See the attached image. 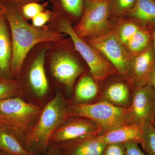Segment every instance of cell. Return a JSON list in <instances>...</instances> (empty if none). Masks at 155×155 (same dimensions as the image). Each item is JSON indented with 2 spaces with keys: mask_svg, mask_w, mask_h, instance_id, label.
<instances>
[{
  "mask_svg": "<svg viewBox=\"0 0 155 155\" xmlns=\"http://www.w3.org/2000/svg\"><path fill=\"white\" fill-rule=\"evenodd\" d=\"M152 45L155 54V30H153L152 31Z\"/></svg>",
  "mask_w": 155,
  "mask_h": 155,
  "instance_id": "33",
  "label": "cell"
},
{
  "mask_svg": "<svg viewBox=\"0 0 155 155\" xmlns=\"http://www.w3.org/2000/svg\"><path fill=\"white\" fill-rule=\"evenodd\" d=\"M155 117L154 89L148 83L134 89L131 104L126 109L127 124L142 125L147 121L154 123Z\"/></svg>",
  "mask_w": 155,
  "mask_h": 155,
  "instance_id": "10",
  "label": "cell"
},
{
  "mask_svg": "<svg viewBox=\"0 0 155 155\" xmlns=\"http://www.w3.org/2000/svg\"><path fill=\"white\" fill-rule=\"evenodd\" d=\"M69 101L60 90L42 108L35 126L31 134L27 150L35 155L43 154L49 146L53 133L68 117Z\"/></svg>",
  "mask_w": 155,
  "mask_h": 155,
  "instance_id": "5",
  "label": "cell"
},
{
  "mask_svg": "<svg viewBox=\"0 0 155 155\" xmlns=\"http://www.w3.org/2000/svg\"><path fill=\"white\" fill-rule=\"evenodd\" d=\"M1 2L11 32L13 48L11 77L17 78L25 57L32 48L42 43L56 42L66 35L57 31L50 24L35 27L23 17L20 6Z\"/></svg>",
  "mask_w": 155,
  "mask_h": 155,
  "instance_id": "1",
  "label": "cell"
},
{
  "mask_svg": "<svg viewBox=\"0 0 155 155\" xmlns=\"http://www.w3.org/2000/svg\"><path fill=\"white\" fill-rule=\"evenodd\" d=\"M42 110L38 105L27 102L21 97L1 100L0 127L15 136L27 150L28 138Z\"/></svg>",
  "mask_w": 155,
  "mask_h": 155,
  "instance_id": "3",
  "label": "cell"
},
{
  "mask_svg": "<svg viewBox=\"0 0 155 155\" xmlns=\"http://www.w3.org/2000/svg\"><path fill=\"white\" fill-rule=\"evenodd\" d=\"M84 0H54L53 8L58 9L72 19L80 20L82 14Z\"/></svg>",
  "mask_w": 155,
  "mask_h": 155,
  "instance_id": "21",
  "label": "cell"
},
{
  "mask_svg": "<svg viewBox=\"0 0 155 155\" xmlns=\"http://www.w3.org/2000/svg\"><path fill=\"white\" fill-rule=\"evenodd\" d=\"M136 1V0H110V15L118 17L127 16L134 7Z\"/></svg>",
  "mask_w": 155,
  "mask_h": 155,
  "instance_id": "25",
  "label": "cell"
},
{
  "mask_svg": "<svg viewBox=\"0 0 155 155\" xmlns=\"http://www.w3.org/2000/svg\"><path fill=\"white\" fill-rule=\"evenodd\" d=\"M45 1V0H0L2 2L5 3H10V4H15L18 5L20 7L28 4V3L32 2L39 3L41 1ZM49 1L52 4L54 0H47Z\"/></svg>",
  "mask_w": 155,
  "mask_h": 155,
  "instance_id": "30",
  "label": "cell"
},
{
  "mask_svg": "<svg viewBox=\"0 0 155 155\" xmlns=\"http://www.w3.org/2000/svg\"><path fill=\"white\" fill-rule=\"evenodd\" d=\"M50 25L57 31L69 36L74 48L88 66L95 79L101 83L108 78L119 75L114 66L97 50L75 33L72 22L62 11L53 8Z\"/></svg>",
  "mask_w": 155,
  "mask_h": 155,
  "instance_id": "4",
  "label": "cell"
},
{
  "mask_svg": "<svg viewBox=\"0 0 155 155\" xmlns=\"http://www.w3.org/2000/svg\"><path fill=\"white\" fill-rule=\"evenodd\" d=\"M152 31L140 28L125 47L130 55L144 51L152 45Z\"/></svg>",
  "mask_w": 155,
  "mask_h": 155,
  "instance_id": "20",
  "label": "cell"
},
{
  "mask_svg": "<svg viewBox=\"0 0 155 155\" xmlns=\"http://www.w3.org/2000/svg\"><path fill=\"white\" fill-rule=\"evenodd\" d=\"M101 155H126L125 144L122 143L107 144Z\"/></svg>",
  "mask_w": 155,
  "mask_h": 155,
  "instance_id": "28",
  "label": "cell"
},
{
  "mask_svg": "<svg viewBox=\"0 0 155 155\" xmlns=\"http://www.w3.org/2000/svg\"><path fill=\"white\" fill-rule=\"evenodd\" d=\"M12 54L10 28L2 10L0 13V78H12L11 68Z\"/></svg>",
  "mask_w": 155,
  "mask_h": 155,
  "instance_id": "16",
  "label": "cell"
},
{
  "mask_svg": "<svg viewBox=\"0 0 155 155\" xmlns=\"http://www.w3.org/2000/svg\"><path fill=\"white\" fill-rule=\"evenodd\" d=\"M102 133L101 128L91 119L82 116H69L53 133L50 144Z\"/></svg>",
  "mask_w": 155,
  "mask_h": 155,
  "instance_id": "11",
  "label": "cell"
},
{
  "mask_svg": "<svg viewBox=\"0 0 155 155\" xmlns=\"http://www.w3.org/2000/svg\"><path fill=\"white\" fill-rule=\"evenodd\" d=\"M127 16L142 28L155 30V0H136Z\"/></svg>",
  "mask_w": 155,
  "mask_h": 155,
  "instance_id": "18",
  "label": "cell"
},
{
  "mask_svg": "<svg viewBox=\"0 0 155 155\" xmlns=\"http://www.w3.org/2000/svg\"><path fill=\"white\" fill-rule=\"evenodd\" d=\"M84 39L101 53L116 68L119 75L126 80L130 55L114 30L101 36Z\"/></svg>",
  "mask_w": 155,
  "mask_h": 155,
  "instance_id": "9",
  "label": "cell"
},
{
  "mask_svg": "<svg viewBox=\"0 0 155 155\" xmlns=\"http://www.w3.org/2000/svg\"><path fill=\"white\" fill-rule=\"evenodd\" d=\"M98 135L85 136L56 144L62 155H101L107 144Z\"/></svg>",
  "mask_w": 155,
  "mask_h": 155,
  "instance_id": "13",
  "label": "cell"
},
{
  "mask_svg": "<svg viewBox=\"0 0 155 155\" xmlns=\"http://www.w3.org/2000/svg\"><path fill=\"white\" fill-rule=\"evenodd\" d=\"M47 6V3L43 4L37 2L28 3L21 7V12L24 18L28 21L30 19L31 20L39 13L45 11Z\"/></svg>",
  "mask_w": 155,
  "mask_h": 155,
  "instance_id": "26",
  "label": "cell"
},
{
  "mask_svg": "<svg viewBox=\"0 0 155 155\" xmlns=\"http://www.w3.org/2000/svg\"><path fill=\"white\" fill-rule=\"evenodd\" d=\"M154 124L155 125V120H154Z\"/></svg>",
  "mask_w": 155,
  "mask_h": 155,
  "instance_id": "36",
  "label": "cell"
},
{
  "mask_svg": "<svg viewBox=\"0 0 155 155\" xmlns=\"http://www.w3.org/2000/svg\"><path fill=\"white\" fill-rule=\"evenodd\" d=\"M2 2H1V1H0V13L2 12Z\"/></svg>",
  "mask_w": 155,
  "mask_h": 155,
  "instance_id": "35",
  "label": "cell"
},
{
  "mask_svg": "<svg viewBox=\"0 0 155 155\" xmlns=\"http://www.w3.org/2000/svg\"><path fill=\"white\" fill-rule=\"evenodd\" d=\"M147 83L150 84L155 90V66L152 69L149 75Z\"/></svg>",
  "mask_w": 155,
  "mask_h": 155,
  "instance_id": "32",
  "label": "cell"
},
{
  "mask_svg": "<svg viewBox=\"0 0 155 155\" xmlns=\"http://www.w3.org/2000/svg\"><path fill=\"white\" fill-rule=\"evenodd\" d=\"M125 144L126 155H147L136 143H126Z\"/></svg>",
  "mask_w": 155,
  "mask_h": 155,
  "instance_id": "29",
  "label": "cell"
},
{
  "mask_svg": "<svg viewBox=\"0 0 155 155\" xmlns=\"http://www.w3.org/2000/svg\"><path fill=\"white\" fill-rule=\"evenodd\" d=\"M143 139L141 144L143 151L147 155H155V125L152 122L142 124Z\"/></svg>",
  "mask_w": 155,
  "mask_h": 155,
  "instance_id": "24",
  "label": "cell"
},
{
  "mask_svg": "<svg viewBox=\"0 0 155 155\" xmlns=\"http://www.w3.org/2000/svg\"><path fill=\"white\" fill-rule=\"evenodd\" d=\"M0 151L12 155H35L26 150L15 136L1 127Z\"/></svg>",
  "mask_w": 155,
  "mask_h": 155,
  "instance_id": "19",
  "label": "cell"
},
{
  "mask_svg": "<svg viewBox=\"0 0 155 155\" xmlns=\"http://www.w3.org/2000/svg\"><path fill=\"white\" fill-rule=\"evenodd\" d=\"M52 44V43H42L32 48L25 57L17 78L24 90L26 87L39 98L45 96L49 91L45 63L47 53Z\"/></svg>",
  "mask_w": 155,
  "mask_h": 155,
  "instance_id": "6",
  "label": "cell"
},
{
  "mask_svg": "<svg viewBox=\"0 0 155 155\" xmlns=\"http://www.w3.org/2000/svg\"><path fill=\"white\" fill-rule=\"evenodd\" d=\"M25 91L17 78H0V101L14 97H21Z\"/></svg>",
  "mask_w": 155,
  "mask_h": 155,
  "instance_id": "22",
  "label": "cell"
},
{
  "mask_svg": "<svg viewBox=\"0 0 155 155\" xmlns=\"http://www.w3.org/2000/svg\"><path fill=\"white\" fill-rule=\"evenodd\" d=\"M53 11L45 10L36 15L31 19V24L36 27H42L50 22L53 16Z\"/></svg>",
  "mask_w": 155,
  "mask_h": 155,
  "instance_id": "27",
  "label": "cell"
},
{
  "mask_svg": "<svg viewBox=\"0 0 155 155\" xmlns=\"http://www.w3.org/2000/svg\"><path fill=\"white\" fill-rule=\"evenodd\" d=\"M81 58L70 38L53 43L47 53L45 68L57 84L67 94L73 93L75 83L85 72Z\"/></svg>",
  "mask_w": 155,
  "mask_h": 155,
  "instance_id": "2",
  "label": "cell"
},
{
  "mask_svg": "<svg viewBox=\"0 0 155 155\" xmlns=\"http://www.w3.org/2000/svg\"><path fill=\"white\" fill-rule=\"evenodd\" d=\"M99 138L106 144L136 143L141 144L143 139L142 125L127 124L104 132Z\"/></svg>",
  "mask_w": 155,
  "mask_h": 155,
  "instance_id": "17",
  "label": "cell"
},
{
  "mask_svg": "<svg viewBox=\"0 0 155 155\" xmlns=\"http://www.w3.org/2000/svg\"><path fill=\"white\" fill-rule=\"evenodd\" d=\"M0 155H12L9 154L7 153L3 152L1 151H0Z\"/></svg>",
  "mask_w": 155,
  "mask_h": 155,
  "instance_id": "34",
  "label": "cell"
},
{
  "mask_svg": "<svg viewBox=\"0 0 155 155\" xmlns=\"http://www.w3.org/2000/svg\"><path fill=\"white\" fill-rule=\"evenodd\" d=\"M119 23L116 30L114 31L125 46L141 27L130 19H121Z\"/></svg>",
  "mask_w": 155,
  "mask_h": 155,
  "instance_id": "23",
  "label": "cell"
},
{
  "mask_svg": "<svg viewBox=\"0 0 155 155\" xmlns=\"http://www.w3.org/2000/svg\"><path fill=\"white\" fill-rule=\"evenodd\" d=\"M133 91L126 79L114 81L101 90L99 100L106 101L117 107L127 109L131 104Z\"/></svg>",
  "mask_w": 155,
  "mask_h": 155,
  "instance_id": "14",
  "label": "cell"
},
{
  "mask_svg": "<svg viewBox=\"0 0 155 155\" xmlns=\"http://www.w3.org/2000/svg\"><path fill=\"white\" fill-rule=\"evenodd\" d=\"M43 155H62L59 148L56 144H50Z\"/></svg>",
  "mask_w": 155,
  "mask_h": 155,
  "instance_id": "31",
  "label": "cell"
},
{
  "mask_svg": "<svg viewBox=\"0 0 155 155\" xmlns=\"http://www.w3.org/2000/svg\"><path fill=\"white\" fill-rule=\"evenodd\" d=\"M110 0H84L83 14L73 29L83 39L103 35L112 30Z\"/></svg>",
  "mask_w": 155,
  "mask_h": 155,
  "instance_id": "7",
  "label": "cell"
},
{
  "mask_svg": "<svg viewBox=\"0 0 155 155\" xmlns=\"http://www.w3.org/2000/svg\"><path fill=\"white\" fill-rule=\"evenodd\" d=\"M71 104L78 105L91 104L99 99L101 90L99 82L91 74L86 71L76 81Z\"/></svg>",
  "mask_w": 155,
  "mask_h": 155,
  "instance_id": "15",
  "label": "cell"
},
{
  "mask_svg": "<svg viewBox=\"0 0 155 155\" xmlns=\"http://www.w3.org/2000/svg\"><path fill=\"white\" fill-rule=\"evenodd\" d=\"M126 112V109L117 107L106 101L98 100L91 104H69L68 116H82L91 119L101 128L103 133L127 125Z\"/></svg>",
  "mask_w": 155,
  "mask_h": 155,
  "instance_id": "8",
  "label": "cell"
},
{
  "mask_svg": "<svg viewBox=\"0 0 155 155\" xmlns=\"http://www.w3.org/2000/svg\"><path fill=\"white\" fill-rule=\"evenodd\" d=\"M155 66L152 45L142 51L130 55L126 80L132 89L147 83L149 75Z\"/></svg>",
  "mask_w": 155,
  "mask_h": 155,
  "instance_id": "12",
  "label": "cell"
}]
</instances>
